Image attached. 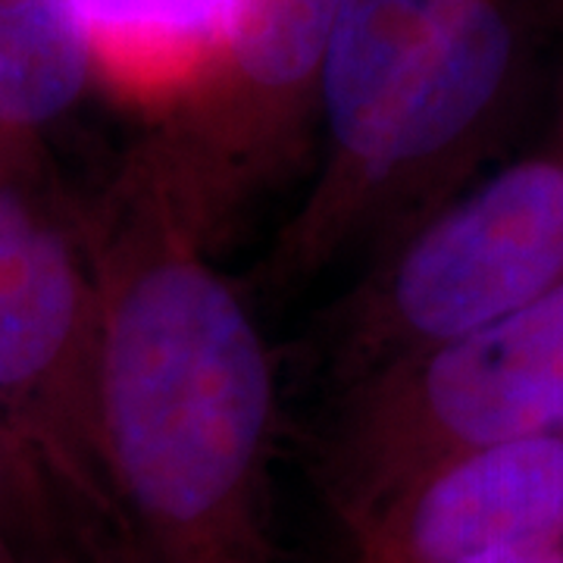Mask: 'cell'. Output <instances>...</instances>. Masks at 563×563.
<instances>
[{
  "label": "cell",
  "instance_id": "6da1fadb",
  "mask_svg": "<svg viewBox=\"0 0 563 563\" xmlns=\"http://www.w3.org/2000/svg\"><path fill=\"white\" fill-rule=\"evenodd\" d=\"M151 151L98 222L101 429L129 563H279L273 357Z\"/></svg>",
  "mask_w": 563,
  "mask_h": 563
},
{
  "label": "cell",
  "instance_id": "7a4b0ae2",
  "mask_svg": "<svg viewBox=\"0 0 563 563\" xmlns=\"http://www.w3.org/2000/svg\"><path fill=\"white\" fill-rule=\"evenodd\" d=\"M514 63L517 32L498 0H342L320 66L329 161L263 279L298 285L442 203Z\"/></svg>",
  "mask_w": 563,
  "mask_h": 563
},
{
  "label": "cell",
  "instance_id": "3957f363",
  "mask_svg": "<svg viewBox=\"0 0 563 563\" xmlns=\"http://www.w3.org/2000/svg\"><path fill=\"white\" fill-rule=\"evenodd\" d=\"M558 432L563 282L507 320L347 385L322 442V488L347 526L442 463Z\"/></svg>",
  "mask_w": 563,
  "mask_h": 563
},
{
  "label": "cell",
  "instance_id": "277c9868",
  "mask_svg": "<svg viewBox=\"0 0 563 563\" xmlns=\"http://www.w3.org/2000/svg\"><path fill=\"white\" fill-rule=\"evenodd\" d=\"M563 282V154L526 157L398 232L332 325L342 388L501 322Z\"/></svg>",
  "mask_w": 563,
  "mask_h": 563
},
{
  "label": "cell",
  "instance_id": "5b68a950",
  "mask_svg": "<svg viewBox=\"0 0 563 563\" xmlns=\"http://www.w3.org/2000/svg\"><path fill=\"white\" fill-rule=\"evenodd\" d=\"M342 0H232L220 73L191 122L154 151L181 210L217 244L285 157L298 101L320 79Z\"/></svg>",
  "mask_w": 563,
  "mask_h": 563
},
{
  "label": "cell",
  "instance_id": "8992f818",
  "mask_svg": "<svg viewBox=\"0 0 563 563\" xmlns=\"http://www.w3.org/2000/svg\"><path fill=\"white\" fill-rule=\"evenodd\" d=\"M0 395L35 401L95 517L125 544L101 429V295L73 247L0 188ZM129 563V554L122 551Z\"/></svg>",
  "mask_w": 563,
  "mask_h": 563
},
{
  "label": "cell",
  "instance_id": "52a82bcc",
  "mask_svg": "<svg viewBox=\"0 0 563 563\" xmlns=\"http://www.w3.org/2000/svg\"><path fill=\"white\" fill-rule=\"evenodd\" d=\"M357 563H466L563 542V432L448 461L347 523Z\"/></svg>",
  "mask_w": 563,
  "mask_h": 563
},
{
  "label": "cell",
  "instance_id": "ba28073f",
  "mask_svg": "<svg viewBox=\"0 0 563 563\" xmlns=\"http://www.w3.org/2000/svg\"><path fill=\"white\" fill-rule=\"evenodd\" d=\"M91 73L139 107L195 101L220 73L232 0H76Z\"/></svg>",
  "mask_w": 563,
  "mask_h": 563
},
{
  "label": "cell",
  "instance_id": "9c48e42d",
  "mask_svg": "<svg viewBox=\"0 0 563 563\" xmlns=\"http://www.w3.org/2000/svg\"><path fill=\"white\" fill-rule=\"evenodd\" d=\"M88 76L76 0H0V129L54 122L79 101Z\"/></svg>",
  "mask_w": 563,
  "mask_h": 563
},
{
  "label": "cell",
  "instance_id": "30bf717a",
  "mask_svg": "<svg viewBox=\"0 0 563 563\" xmlns=\"http://www.w3.org/2000/svg\"><path fill=\"white\" fill-rule=\"evenodd\" d=\"M466 563H563V542L529 544V548H504Z\"/></svg>",
  "mask_w": 563,
  "mask_h": 563
}]
</instances>
